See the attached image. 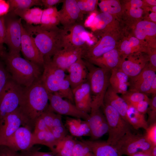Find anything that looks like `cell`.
<instances>
[{"label":"cell","instance_id":"d4e9b609","mask_svg":"<svg viewBox=\"0 0 156 156\" xmlns=\"http://www.w3.org/2000/svg\"><path fill=\"white\" fill-rule=\"evenodd\" d=\"M129 77L118 67L111 70L110 85L117 94H123L128 90Z\"/></svg>","mask_w":156,"mask_h":156},{"label":"cell","instance_id":"6f0895ef","mask_svg":"<svg viewBox=\"0 0 156 156\" xmlns=\"http://www.w3.org/2000/svg\"><path fill=\"white\" fill-rule=\"evenodd\" d=\"M150 152L140 151L133 154L130 156H151Z\"/></svg>","mask_w":156,"mask_h":156},{"label":"cell","instance_id":"1f68e13d","mask_svg":"<svg viewBox=\"0 0 156 156\" xmlns=\"http://www.w3.org/2000/svg\"><path fill=\"white\" fill-rule=\"evenodd\" d=\"M75 140L73 136L67 135L58 142L52 153L55 156H73Z\"/></svg>","mask_w":156,"mask_h":156},{"label":"cell","instance_id":"484cf974","mask_svg":"<svg viewBox=\"0 0 156 156\" xmlns=\"http://www.w3.org/2000/svg\"><path fill=\"white\" fill-rule=\"evenodd\" d=\"M91 149L94 156H122L114 146L106 141L82 140Z\"/></svg>","mask_w":156,"mask_h":156},{"label":"cell","instance_id":"7bdbcfd3","mask_svg":"<svg viewBox=\"0 0 156 156\" xmlns=\"http://www.w3.org/2000/svg\"><path fill=\"white\" fill-rule=\"evenodd\" d=\"M6 34V29L4 16H0V56H2L5 53L3 44Z\"/></svg>","mask_w":156,"mask_h":156},{"label":"cell","instance_id":"d590c367","mask_svg":"<svg viewBox=\"0 0 156 156\" xmlns=\"http://www.w3.org/2000/svg\"><path fill=\"white\" fill-rule=\"evenodd\" d=\"M7 1L10 6L9 11L29 8L34 6H43L41 0H8Z\"/></svg>","mask_w":156,"mask_h":156},{"label":"cell","instance_id":"7402d4cb","mask_svg":"<svg viewBox=\"0 0 156 156\" xmlns=\"http://www.w3.org/2000/svg\"><path fill=\"white\" fill-rule=\"evenodd\" d=\"M67 76L72 90L88 80V71L81 57L72 64L67 70Z\"/></svg>","mask_w":156,"mask_h":156},{"label":"cell","instance_id":"5bb4252c","mask_svg":"<svg viewBox=\"0 0 156 156\" xmlns=\"http://www.w3.org/2000/svg\"><path fill=\"white\" fill-rule=\"evenodd\" d=\"M101 36L95 44L87 46L83 49L82 58L88 60L96 58L116 48V40L113 36L108 33Z\"/></svg>","mask_w":156,"mask_h":156},{"label":"cell","instance_id":"8fae6325","mask_svg":"<svg viewBox=\"0 0 156 156\" xmlns=\"http://www.w3.org/2000/svg\"><path fill=\"white\" fill-rule=\"evenodd\" d=\"M6 29L4 44L9 49V52L14 54H20L22 35V19L9 18L4 16Z\"/></svg>","mask_w":156,"mask_h":156},{"label":"cell","instance_id":"f546056e","mask_svg":"<svg viewBox=\"0 0 156 156\" xmlns=\"http://www.w3.org/2000/svg\"><path fill=\"white\" fill-rule=\"evenodd\" d=\"M43 10L35 7L23 9H16L13 11L16 15L24 20L26 23L33 25H40Z\"/></svg>","mask_w":156,"mask_h":156},{"label":"cell","instance_id":"9a60e30c","mask_svg":"<svg viewBox=\"0 0 156 156\" xmlns=\"http://www.w3.org/2000/svg\"><path fill=\"white\" fill-rule=\"evenodd\" d=\"M60 23L63 29H66L78 23L82 22L83 15L76 0H64L61 9L59 10Z\"/></svg>","mask_w":156,"mask_h":156},{"label":"cell","instance_id":"4fadbf2b","mask_svg":"<svg viewBox=\"0 0 156 156\" xmlns=\"http://www.w3.org/2000/svg\"><path fill=\"white\" fill-rule=\"evenodd\" d=\"M138 52L128 55L121 56L118 68L129 77L139 74L148 63L147 55Z\"/></svg>","mask_w":156,"mask_h":156},{"label":"cell","instance_id":"7dc6e473","mask_svg":"<svg viewBox=\"0 0 156 156\" xmlns=\"http://www.w3.org/2000/svg\"><path fill=\"white\" fill-rule=\"evenodd\" d=\"M45 131H50L41 115L37 118L35 122L34 132Z\"/></svg>","mask_w":156,"mask_h":156},{"label":"cell","instance_id":"d6986e66","mask_svg":"<svg viewBox=\"0 0 156 156\" xmlns=\"http://www.w3.org/2000/svg\"><path fill=\"white\" fill-rule=\"evenodd\" d=\"M114 16L109 14L102 12L99 14L95 13L87 18L84 23L85 27L91 28L98 34L102 35L109 33L111 27H113L115 22Z\"/></svg>","mask_w":156,"mask_h":156},{"label":"cell","instance_id":"f5cc1de1","mask_svg":"<svg viewBox=\"0 0 156 156\" xmlns=\"http://www.w3.org/2000/svg\"><path fill=\"white\" fill-rule=\"evenodd\" d=\"M43 6L46 8L53 7L57 4L62 3L64 0H41Z\"/></svg>","mask_w":156,"mask_h":156},{"label":"cell","instance_id":"cb8c5ba5","mask_svg":"<svg viewBox=\"0 0 156 156\" xmlns=\"http://www.w3.org/2000/svg\"><path fill=\"white\" fill-rule=\"evenodd\" d=\"M103 103L114 108L121 116L129 123L127 117L128 105L123 99L113 90L110 85L105 95Z\"/></svg>","mask_w":156,"mask_h":156},{"label":"cell","instance_id":"f6af8a7d","mask_svg":"<svg viewBox=\"0 0 156 156\" xmlns=\"http://www.w3.org/2000/svg\"><path fill=\"white\" fill-rule=\"evenodd\" d=\"M55 114L48 108L41 115L48 128L51 132Z\"/></svg>","mask_w":156,"mask_h":156},{"label":"cell","instance_id":"6da1fadb","mask_svg":"<svg viewBox=\"0 0 156 156\" xmlns=\"http://www.w3.org/2000/svg\"><path fill=\"white\" fill-rule=\"evenodd\" d=\"M49 93L41 77L31 85L24 87L19 109L23 121V126L31 130L37 118L48 108Z\"/></svg>","mask_w":156,"mask_h":156},{"label":"cell","instance_id":"8992f818","mask_svg":"<svg viewBox=\"0 0 156 156\" xmlns=\"http://www.w3.org/2000/svg\"><path fill=\"white\" fill-rule=\"evenodd\" d=\"M120 154L128 156L140 151L150 152L153 146L145 134L127 133L114 146Z\"/></svg>","mask_w":156,"mask_h":156},{"label":"cell","instance_id":"be15d7a7","mask_svg":"<svg viewBox=\"0 0 156 156\" xmlns=\"http://www.w3.org/2000/svg\"><path fill=\"white\" fill-rule=\"evenodd\" d=\"M152 10L153 12L156 13V6H154L152 7Z\"/></svg>","mask_w":156,"mask_h":156},{"label":"cell","instance_id":"60d3db41","mask_svg":"<svg viewBox=\"0 0 156 156\" xmlns=\"http://www.w3.org/2000/svg\"><path fill=\"white\" fill-rule=\"evenodd\" d=\"M146 113L148 115L147 121L148 126L156 122V95H152L150 99Z\"/></svg>","mask_w":156,"mask_h":156},{"label":"cell","instance_id":"11a10c76","mask_svg":"<svg viewBox=\"0 0 156 156\" xmlns=\"http://www.w3.org/2000/svg\"><path fill=\"white\" fill-rule=\"evenodd\" d=\"M147 94L156 95V77L154 79Z\"/></svg>","mask_w":156,"mask_h":156},{"label":"cell","instance_id":"2e32d148","mask_svg":"<svg viewBox=\"0 0 156 156\" xmlns=\"http://www.w3.org/2000/svg\"><path fill=\"white\" fill-rule=\"evenodd\" d=\"M156 71L150 66L148 63L137 75L129 77L128 90L147 94L154 79Z\"/></svg>","mask_w":156,"mask_h":156},{"label":"cell","instance_id":"680465c9","mask_svg":"<svg viewBox=\"0 0 156 156\" xmlns=\"http://www.w3.org/2000/svg\"><path fill=\"white\" fill-rule=\"evenodd\" d=\"M20 156H36L34 153L33 151L29 150L20 152L19 153Z\"/></svg>","mask_w":156,"mask_h":156},{"label":"cell","instance_id":"603a6c76","mask_svg":"<svg viewBox=\"0 0 156 156\" xmlns=\"http://www.w3.org/2000/svg\"><path fill=\"white\" fill-rule=\"evenodd\" d=\"M121 59L120 53L115 48L99 57L86 60L97 66L111 71L118 67Z\"/></svg>","mask_w":156,"mask_h":156},{"label":"cell","instance_id":"91938a15","mask_svg":"<svg viewBox=\"0 0 156 156\" xmlns=\"http://www.w3.org/2000/svg\"><path fill=\"white\" fill-rule=\"evenodd\" d=\"M143 1L144 3H147L151 6H156V0H146Z\"/></svg>","mask_w":156,"mask_h":156},{"label":"cell","instance_id":"f35d334b","mask_svg":"<svg viewBox=\"0 0 156 156\" xmlns=\"http://www.w3.org/2000/svg\"><path fill=\"white\" fill-rule=\"evenodd\" d=\"M73 156H94L90 147L81 141L75 140Z\"/></svg>","mask_w":156,"mask_h":156},{"label":"cell","instance_id":"83f0119b","mask_svg":"<svg viewBox=\"0 0 156 156\" xmlns=\"http://www.w3.org/2000/svg\"><path fill=\"white\" fill-rule=\"evenodd\" d=\"M60 23L59 11L55 6L43 10L40 27L44 30H49L57 27Z\"/></svg>","mask_w":156,"mask_h":156},{"label":"cell","instance_id":"d6a6232c","mask_svg":"<svg viewBox=\"0 0 156 156\" xmlns=\"http://www.w3.org/2000/svg\"><path fill=\"white\" fill-rule=\"evenodd\" d=\"M128 106L127 117L129 124L135 129L143 128L146 130L148 126L145 115L139 112L133 106Z\"/></svg>","mask_w":156,"mask_h":156},{"label":"cell","instance_id":"816d5d0a","mask_svg":"<svg viewBox=\"0 0 156 156\" xmlns=\"http://www.w3.org/2000/svg\"><path fill=\"white\" fill-rule=\"evenodd\" d=\"M10 8V5L7 1L0 0V16L7 15L9 12Z\"/></svg>","mask_w":156,"mask_h":156},{"label":"cell","instance_id":"bcb514c9","mask_svg":"<svg viewBox=\"0 0 156 156\" xmlns=\"http://www.w3.org/2000/svg\"><path fill=\"white\" fill-rule=\"evenodd\" d=\"M148 58L149 66L156 71V52L155 49L148 48L146 49Z\"/></svg>","mask_w":156,"mask_h":156},{"label":"cell","instance_id":"c3c4849f","mask_svg":"<svg viewBox=\"0 0 156 156\" xmlns=\"http://www.w3.org/2000/svg\"><path fill=\"white\" fill-rule=\"evenodd\" d=\"M149 101L150 100L143 101L131 106L134 107L139 112L145 115L147 111Z\"/></svg>","mask_w":156,"mask_h":156},{"label":"cell","instance_id":"4dcf8cb0","mask_svg":"<svg viewBox=\"0 0 156 156\" xmlns=\"http://www.w3.org/2000/svg\"><path fill=\"white\" fill-rule=\"evenodd\" d=\"M58 142L50 131H40L32 133L33 145L38 144L45 146L48 147L52 152L53 151Z\"/></svg>","mask_w":156,"mask_h":156},{"label":"cell","instance_id":"b9f144b4","mask_svg":"<svg viewBox=\"0 0 156 156\" xmlns=\"http://www.w3.org/2000/svg\"><path fill=\"white\" fill-rule=\"evenodd\" d=\"M11 76L3 64L0 61V96L9 81Z\"/></svg>","mask_w":156,"mask_h":156},{"label":"cell","instance_id":"8d00e7d4","mask_svg":"<svg viewBox=\"0 0 156 156\" xmlns=\"http://www.w3.org/2000/svg\"><path fill=\"white\" fill-rule=\"evenodd\" d=\"M128 105L133 106L135 104L144 100H149L147 94L138 92L128 90L121 96Z\"/></svg>","mask_w":156,"mask_h":156},{"label":"cell","instance_id":"5b68a950","mask_svg":"<svg viewBox=\"0 0 156 156\" xmlns=\"http://www.w3.org/2000/svg\"><path fill=\"white\" fill-rule=\"evenodd\" d=\"M101 107L108 126V137L106 142L114 146L127 133L131 131L133 128L111 106L103 103Z\"/></svg>","mask_w":156,"mask_h":156},{"label":"cell","instance_id":"ba28073f","mask_svg":"<svg viewBox=\"0 0 156 156\" xmlns=\"http://www.w3.org/2000/svg\"><path fill=\"white\" fill-rule=\"evenodd\" d=\"M48 108L56 114L88 120L89 114L79 109L75 104L62 98L57 92L49 94Z\"/></svg>","mask_w":156,"mask_h":156},{"label":"cell","instance_id":"ac0fdd59","mask_svg":"<svg viewBox=\"0 0 156 156\" xmlns=\"http://www.w3.org/2000/svg\"><path fill=\"white\" fill-rule=\"evenodd\" d=\"M21 51L24 58L40 66H42L44 58L36 46L32 37L23 25L22 26V35Z\"/></svg>","mask_w":156,"mask_h":156},{"label":"cell","instance_id":"ab89813d","mask_svg":"<svg viewBox=\"0 0 156 156\" xmlns=\"http://www.w3.org/2000/svg\"><path fill=\"white\" fill-rule=\"evenodd\" d=\"M76 1L79 9L83 14L94 12L96 10L98 1L97 0H76Z\"/></svg>","mask_w":156,"mask_h":156},{"label":"cell","instance_id":"6125c7cd","mask_svg":"<svg viewBox=\"0 0 156 156\" xmlns=\"http://www.w3.org/2000/svg\"><path fill=\"white\" fill-rule=\"evenodd\" d=\"M151 156H156V146H153L151 151Z\"/></svg>","mask_w":156,"mask_h":156},{"label":"cell","instance_id":"f1b7e54d","mask_svg":"<svg viewBox=\"0 0 156 156\" xmlns=\"http://www.w3.org/2000/svg\"><path fill=\"white\" fill-rule=\"evenodd\" d=\"M134 32L135 37L140 41L155 38L156 34V24L146 20L140 21L136 25Z\"/></svg>","mask_w":156,"mask_h":156},{"label":"cell","instance_id":"ee69618b","mask_svg":"<svg viewBox=\"0 0 156 156\" xmlns=\"http://www.w3.org/2000/svg\"><path fill=\"white\" fill-rule=\"evenodd\" d=\"M144 134L153 146H156V122L148 126Z\"/></svg>","mask_w":156,"mask_h":156},{"label":"cell","instance_id":"db71d44e","mask_svg":"<svg viewBox=\"0 0 156 156\" xmlns=\"http://www.w3.org/2000/svg\"><path fill=\"white\" fill-rule=\"evenodd\" d=\"M130 6L141 8L144 5V2L140 0H132L130 1Z\"/></svg>","mask_w":156,"mask_h":156},{"label":"cell","instance_id":"e0dca14e","mask_svg":"<svg viewBox=\"0 0 156 156\" xmlns=\"http://www.w3.org/2000/svg\"><path fill=\"white\" fill-rule=\"evenodd\" d=\"M21 125H23V119L18 107L0 121V145Z\"/></svg>","mask_w":156,"mask_h":156},{"label":"cell","instance_id":"9f6ffc18","mask_svg":"<svg viewBox=\"0 0 156 156\" xmlns=\"http://www.w3.org/2000/svg\"><path fill=\"white\" fill-rule=\"evenodd\" d=\"M33 153L36 156H55L52 153L42 152L38 151H33Z\"/></svg>","mask_w":156,"mask_h":156},{"label":"cell","instance_id":"3957f363","mask_svg":"<svg viewBox=\"0 0 156 156\" xmlns=\"http://www.w3.org/2000/svg\"><path fill=\"white\" fill-rule=\"evenodd\" d=\"M23 25L44 58H51L63 48V29L57 27L47 30L41 29L40 26L27 23Z\"/></svg>","mask_w":156,"mask_h":156},{"label":"cell","instance_id":"74e56055","mask_svg":"<svg viewBox=\"0 0 156 156\" xmlns=\"http://www.w3.org/2000/svg\"><path fill=\"white\" fill-rule=\"evenodd\" d=\"M57 92L62 98L68 100L73 104L74 103L72 91L67 75L61 81L59 90Z\"/></svg>","mask_w":156,"mask_h":156},{"label":"cell","instance_id":"836d02e7","mask_svg":"<svg viewBox=\"0 0 156 156\" xmlns=\"http://www.w3.org/2000/svg\"><path fill=\"white\" fill-rule=\"evenodd\" d=\"M51 132L58 141L68 135V131L62 122L61 115L55 114Z\"/></svg>","mask_w":156,"mask_h":156},{"label":"cell","instance_id":"30bf717a","mask_svg":"<svg viewBox=\"0 0 156 156\" xmlns=\"http://www.w3.org/2000/svg\"><path fill=\"white\" fill-rule=\"evenodd\" d=\"M82 22L63 29V48L69 47L84 49L88 46L90 38Z\"/></svg>","mask_w":156,"mask_h":156},{"label":"cell","instance_id":"f907efd6","mask_svg":"<svg viewBox=\"0 0 156 156\" xmlns=\"http://www.w3.org/2000/svg\"><path fill=\"white\" fill-rule=\"evenodd\" d=\"M128 12L131 16L134 18H138L142 16L143 11L141 8L129 6V9Z\"/></svg>","mask_w":156,"mask_h":156},{"label":"cell","instance_id":"4316f807","mask_svg":"<svg viewBox=\"0 0 156 156\" xmlns=\"http://www.w3.org/2000/svg\"><path fill=\"white\" fill-rule=\"evenodd\" d=\"M66 125L72 136L80 137L90 136V129L87 120L81 119L67 117Z\"/></svg>","mask_w":156,"mask_h":156},{"label":"cell","instance_id":"94428289","mask_svg":"<svg viewBox=\"0 0 156 156\" xmlns=\"http://www.w3.org/2000/svg\"><path fill=\"white\" fill-rule=\"evenodd\" d=\"M149 17L152 22L153 21L154 23L156 22V13L153 12H151L149 14Z\"/></svg>","mask_w":156,"mask_h":156},{"label":"cell","instance_id":"7c38bea8","mask_svg":"<svg viewBox=\"0 0 156 156\" xmlns=\"http://www.w3.org/2000/svg\"><path fill=\"white\" fill-rule=\"evenodd\" d=\"M0 145L6 146L17 152L29 150L34 146L32 133L29 128L25 126L20 127Z\"/></svg>","mask_w":156,"mask_h":156},{"label":"cell","instance_id":"44dd1931","mask_svg":"<svg viewBox=\"0 0 156 156\" xmlns=\"http://www.w3.org/2000/svg\"><path fill=\"white\" fill-rule=\"evenodd\" d=\"M74 104L79 110L89 114L92 101L90 88L88 81L72 90Z\"/></svg>","mask_w":156,"mask_h":156},{"label":"cell","instance_id":"681fc988","mask_svg":"<svg viewBox=\"0 0 156 156\" xmlns=\"http://www.w3.org/2000/svg\"><path fill=\"white\" fill-rule=\"evenodd\" d=\"M0 156H20L19 153L15 151L7 146H0Z\"/></svg>","mask_w":156,"mask_h":156},{"label":"cell","instance_id":"e575fe53","mask_svg":"<svg viewBox=\"0 0 156 156\" xmlns=\"http://www.w3.org/2000/svg\"><path fill=\"white\" fill-rule=\"evenodd\" d=\"M102 12L114 16L121 12L122 8L119 1L116 0H102L98 3Z\"/></svg>","mask_w":156,"mask_h":156},{"label":"cell","instance_id":"9c48e42d","mask_svg":"<svg viewBox=\"0 0 156 156\" xmlns=\"http://www.w3.org/2000/svg\"><path fill=\"white\" fill-rule=\"evenodd\" d=\"M44 60L41 80L49 93L58 92L61 81L67 75L65 71L53 63L51 58H45Z\"/></svg>","mask_w":156,"mask_h":156},{"label":"cell","instance_id":"7a4b0ae2","mask_svg":"<svg viewBox=\"0 0 156 156\" xmlns=\"http://www.w3.org/2000/svg\"><path fill=\"white\" fill-rule=\"evenodd\" d=\"M2 57L12 79L23 87L29 86L41 76L43 70L40 66L22 58L20 55L8 52Z\"/></svg>","mask_w":156,"mask_h":156},{"label":"cell","instance_id":"52a82bcc","mask_svg":"<svg viewBox=\"0 0 156 156\" xmlns=\"http://www.w3.org/2000/svg\"><path fill=\"white\" fill-rule=\"evenodd\" d=\"M24 87L12 78L0 96V121L19 106Z\"/></svg>","mask_w":156,"mask_h":156},{"label":"cell","instance_id":"ffe728a7","mask_svg":"<svg viewBox=\"0 0 156 156\" xmlns=\"http://www.w3.org/2000/svg\"><path fill=\"white\" fill-rule=\"evenodd\" d=\"M83 50L82 48L64 47L53 56L52 60L57 66L65 71L78 59L82 58Z\"/></svg>","mask_w":156,"mask_h":156},{"label":"cell","instance_id":"277c9868","mask_svg":"<svg viewBox=\"0 0 156 156\" xmlns=\"http://www.w3.org/2000/svg\"><path fill=\"white\" fill-rule=\"evenodd\" d=\"M88 71L92 99L91 107H101L110 85L111 71L97 66L83 59Z\"/></svg>","mask_w":156,"mask_h":156}]
</instances>
